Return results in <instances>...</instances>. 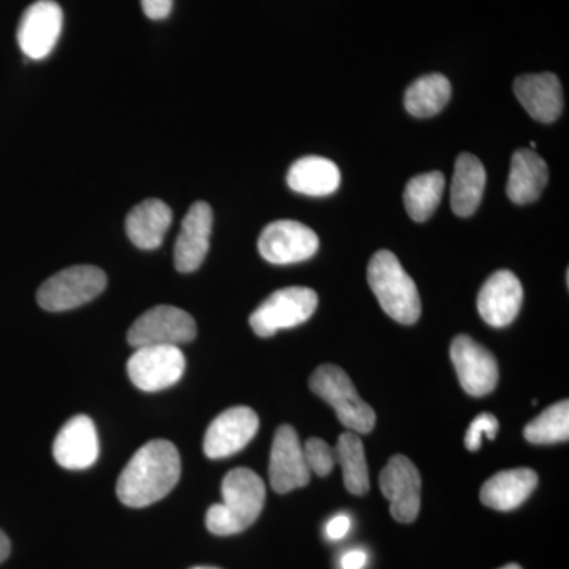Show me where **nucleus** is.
Here are the masks:
<instances>
[{
    "label": "nucleus",
    "mask_w": 569,
    "mask_h": 569,
    "mask_svg": "<svg viewBox=\"0 0 569 569\" xmlns=\"http://www.w3.org/2000/svg\"><path fill=\"white\" fill-rule=\"evenodd\" d=\"M498 419L492 413H481L471 421L466 436V447L468 451H478L481 448L482 436H488L489 440H496L498 432Z\"/></svg>",
    "instance_id": "29"
},
{
    "label": "nucleus",
    "mask_w": 569,
    "mask_h": 569,
    "mask_svg": "<svg viewBox=\"0 0 569 569\" xmlns=\"http://www.w3.org/2000/svg\"><path fill=\"white\" fill-rule=\"evenodd\" d=\"M318 296L312 288L290 287L277 290L250 316V326L260 337H272L282 329L306 323L316 313Z\"/></svg>",
    "instance_id": "6"
},
{
    "label": "nucleus",
    "mask_w": 569,
    "mask_h": 569,
    "mask_svg": "<svg viewBox=\"0 0 569 569\" xmlns=\"http://www.w3.org/2000/svg\"><path fill=\"white\" fill-rule=\"evenodd\" d=\"M213 213L211 206L198 201L183 217L181 233L174 246L176 269L182 274L197 271L203 264L211 242Z\"/></svg>",
    "instance_id": "17"
},
{
    "label": "nucleus",
    "mask_w": 569,
    "mask_h": 569,
    "mask_svg": "<svg viewBox=\"0 0 569 569\" xmlns=\"http://www.w3.org/2000/svg\"><path fill=\"white\" fill-rule=\"evenodd\" d=\"M305 456L307 466L310 471L318 475V477H328L332 468L336 466L335 449L329 447L321 438H309L305 445Z\"/></svg>",
    "instance_id": "28"
},
{
    "label": "nucleus",
    "mask_w": 569,
    "mask_h": 569,
    "mask_svg": "<svg viewBox=\"0 0 569 569\" xmlns=\"http://www.w3.org/2000/svg\"><path fill=\"white\" fill-rule=\"evenodd\" d=\"M222 498V503L209 508L206 527L219 537L241 533L249 529L263 511V479L250 468H234L223 478Z\"/></svg>",
    "instance_id": "2"
},
{
    "label": "nucleus",
    "mask_w": 569,
    "mask_h": 569,
    "mask_svg": "<svg viewBox=\"0 0 569 569\" xmlns=\"http://www.w3.org/2000/svg\"><path fill=\"white\" fill-rule=\"evenodd\" d=\"M523 437L533 445H553L569 438V402L561 400L549 407L523 429Z\"/></svg>",
    "instance_id": "27"
},
{
    "label": "nucleus",
    "mask_w": 569,
    "mask_h": 569,
    "mask_svg": "<svg viewBox=\"0 0 569 569\" xmlns=\"http://www.w3.org/2000/svg\"><path fill=\"white\" fill-rule=\"evenodd\" d=\"M549 181L548 164L531 149H518L511 159L507 193L516 204H530L541 197Z\"/></svg>",
    "instance_id": "19"
},
{
    "label": "nucleus",
    "mask_w": 569,
    "mask_h": 569,
    "mask_svg": "<svg viewBox=\"0 0 569 569\" xmlns=\"http://www.w3.org/2000/svg\"><path fill=\"white\" fill-rule=\"evenodd\" d=\"M367 280L381 309L400 325H415L421 317V298L399 258L389 250L373 254L367 269Z\"/></svg>",
    "instance_id": "3"
},
{
    "label": "nucleus",
    "mask_w": 569,
    "mask_h": 569,
    "mask_svg": "<svg viewBox=\"0 0 569 569\" xmlns=\"http://www.w3.org/2000/svg\"><path fill=\"white\" fill-rule=\"evenodd\" d=\"M171 220H173V212L162 200L142 201L127 216V236L138 249H159L164 234L170 230Z\"/></svg>",
    "instance_id": "21"
},
{
    "label": "nucleus",
    "mask_w": 569,
    "mask_h": 569,
    "mask_svg": "<svg viewBox=\"0 0 569 569\" xmlns=\"http://www.w3.org/2000/svg\"><path fill=\"white\" fill-rule=\"evenodd\" d=\"M287 182L291 190L307 197H328L339 189L340 170L326 157H302L291 164Z\"/></svg>",
    "instance_id": "23"
},
{
    "label": "nucleus",
    "mask_w": 569,
    "mask_h": 569,
    "mask_svg": "<svg viewBox=\"0 0 569 569\" xmlns=\"http://www.w3.org/2000/svg\"><path fill=\"white\" fill-rule=\"evenodd\" d=\"M486 181L488 174L481 160L471 153H460L456 160L451 186V206L456 216L470 217L478 211Z\"/></svg>",
    "instance_id": "22"
},
{
    "label": "nucleus",
    "mask_w": 569,
    "mask_h": 569,
    "mask_svg": "<svg viewBox=\"0 0 569 569\" xmlns=\"http://www.w3.org/2000/svg\"><path fill=\"white\" fill-rule=\"evenodd\" d=\"M515 93L535 121L556 122L563 111V89L553 73L522 74L515 81Z\"/></svg>",
    "instance_id": "18"
},
{
    "label": "nucleus",
    "mask_w": 569,
    "mask_h": 569,
    "mask_svg": "<svg viewBox=\"0 0 569 569\" xmlns=\"http://www.w3.org/2000/svg\"><path fill=\"white\" fill-rule=\"evenodd\" d=\"M127 372L138 389L159 392L174 387L186 372V358L174 346H148L134 348L127 362Z\"/></svg>",
    "instance_id": "8"
},
{
    "label": "nucleus",
    "mask_w": 569,
    "mask_h": 569,
    "mask_svg": "<svg viewBox=\"0 0 569 569\" xmlns=\"http://www.w3.org/2000/svg\"><path fill=\"white\" fill-rule=\"evenodd\" d=\"M537 486L538 475L530 468L500 471L482 486L481 501L497 511H512L533 493Z\"/></svg>",
    "instance_id": "20"
},
{
    "label": "nucleus",
    "mask_w": 569,
    "mask_h": 569,
    "mask_svg": "<svg viewBox=\"0 0 569 569\" xmlns=\"http://www.w3.org/2000/svg\"><path fill=\"white\" fill-rule=\"evenodd\" d=\"M530 148H531V149H535V148H537V142H535V141H531V142H530Z\"/></svg>",
    "instance_id": "36"
},
{
    "label": "nucleus",
    "mask_w": 569,
    "mask_h": 569,
    "mask_svg": "<svg viewBox=\"0 0 569 569\" xmlns=\"http://www.w3.org/2000/svg\"><path fill=\"white\" fill-rule=\"evenodd\" d=\"M309 387L335 408L339 421L351 432L369 433L376 427V411L359 397L353 381L339 366L318 367L310 377Z\"/></svg>",
    "instance_id": "4"
},
{
    "label": "nucleus",
    "mask_w": 569,
    "mask_h": 569,
    "mask_svg": "<svg viewBox=\"0 0 569 569\" xmlns=\"http://www.w3.org/2000/svg\"><path fill=\"white\" fill-rule=\"evenodd\" d=\"M318 247L320 239L316 231L295 220L269 223L258 239L261 257L272 264L301 263L312 258Z\"/></svg>",
    "instance_id": "9"
},
{
    "label": "nucleus",
    "mask_w": 569,
    "mask_h": 569,
    "mask_svg": "<svg viewBox=\"0 0 569 569\" xmlns=\"http://www.w3.org/2000/svg\"><path fill=\"white\" fill-rule=\"evenodd\" d=\"M107 288V274L96 266H71L41 284L37 301L48 312H66L88 305Z\"/></svg>",
    "instance_id": "5"
},
{
    "label": "nucleus",
    "mask_w": 569,
    "mask_h": 569,
    "mask_svg": "<svg viewBox=\"0 0 569 569\" xmlns=\"http://www.w3.org/2000/svg\"><path fill=\"white\" fill-rule=\"evenodd\" d=\"M260 419L249 407H233L219 415L206 430L204 455L224 459L242 451L257 436Z\"/></svg>",
    "instance_id": "12"
},
{
    "label": "nucleus",
    "mask_w": 569,
    "mask_h": 569,
    "mask_svg": "<svg viewBox=\"0 0 569 569\" xmlns=\"http://www.w3.org/2000/svg\"><path fill=\"white\" fill-rule=\"evenodd\" d=\"M451 361L460 387L470 396H488L498 383L497 359L471 337L458 336L451 343Z\"/></svg>",
    "instance_id": "14"
},
{
    "label": "nucleus",
    "mask_w": 569,
    "mask_h": 569,
    "mask_svg": "<svg viewBox=\"0 0 569 569\" xmlns=\"http://www.w3.org/2000/svg\"><path fill=\"white\" fill-rule=\"evenodd\" d=\"M52 455L67 470H86L97 462L100 455L99 436L89 417L78 415L63 425L52 445Z\"/></svg>",
    "instance_id": "16"
},
{
    "label": "nucleus",
    "mask_w": 569,
    "mask_h": 569,
    "mask_svg": "<svg viewBox=\"0 0 569 569\" xmlns=\"http://www.w3.org/2000/svg\"><path fill=\"white\" fill-rule=\"evenodd\" d=\"M445 176L440 171L415 176L408 181L403 201L415 222H426L436 212L445 192Z\"/></svg>",
    "instance_id": "26"
},
{
    "label": "nucleus",
    "mask_w": 569,
    "mask_h": 569,
    "mask_svg": "<svg viewBox=\"0 0 569 569\" xmlns=\"http://www.w3.org/2000/svg\"><path fill=\"white\" fill-rule=\"evenodd\" d=\"M197 337V323L186 310L173 306H157L129 329L130 347L174 346L189 343Z\"/></svg>",
    "instance_id": "7"
},
{
    "label": "nucleus",
    "mask_w": 569,
    "mask_h": 569,
    "mask_svg": "<svg viewBox=\"0 0 569 569\" xmlns=\"http://www.w3.org/2000/svg\"><path fill=\"white\" fill-rule=\"evenodd\" d=\"M309 466L305 448L293 427L284 425L277 429L269 459V479L277 493L305 488L310 482Z\"/></svg>",
    "instance_id": "13"
},
{
    "label": "nucleus",
    "mask_w": 569,
    "mask_h": 569,
    "mask_svg": "<svg viewBox=\"0 0 569 569\" xmlns=\"http://www.w3.org/2000/svg\"><path fill=\"white\" fill-rule=\"evenodd\" d=\"M192 569H220V568H211V567H197V568H192Z\"/></svg>",
    "instance_id": "35"
},
{
    "label": "nucleus",
    "mask_w": 569,
    "mask_h": 569,
    "mask_svg": "<svg viewBox=\"0 0 569 569\" xmlns=\"http://www.w3.org/2000/svg\"><path fill=\"white\" fill-rule=\"evenodd\" d=\"M367 556L365 550H350L342 557L343 569H362L366 567Z\"/></svg>",
    "instance_id": "32"
},
{
    "label": "nucleus",
    "mask_w": 569,
    "mask_h": 569,
    "mask_svg": "<svg viewBox=\"0 0 569 569\" xmlns=\"http://www.w3.org/2000/svg\"><path fill=\"white\" fill-rule=\"evenodd\" d=\"M63 13L54 0H39L26 9L18 28V44L32 61L48 58L58 44Z\"/></svg>",
    "instance_id": "11"
},
{
    "label": "nucleus",
    "mask_w": 569,
    "mask_h": 569,
    "mask_svg": "<svg viewBox=\"0 0 569 569\" xmlns=\"http://www.w3.org/2000/svg\"><path fill=\"white\" fill-rule=\"evenodd\" d=\"M351 520L346 515L336 516L329 520L328 526H326V535L328 538L342 539L347 537L348 531H350Z\"/></svg>",
    "instance_id": "31"
},
{
    "label": "nucleus",
    "mask_w": 569,
    "mask_h": 569,
    "mask_svg": "<svg viewBox=\"0 0 569 569\" xmlns=\"http://www.w3.org/2000/svg\"><path fill=\"white\" fill-rule=\"evenodd\" d=\"M421 475L406 456L389 459L380 475V489L391 505V516L400 523L417 520L421 509Z\"/></svg>",
    "instance_id": "10"
},
{
    "label": "nucleus",
    "mask_w": 569,
    "mask_h": 569,
    "mask_svg": "<svg viewBox=\"0 0 569 569\" xmlns=\"http://www.w3.org/2000/svg\"><path fill=\"white\" fill-rule=\"evenodd\" d=\"M142 11L151 20H164L173 10V0H141Z\"/></svg>",
    "instance_id": "30"
},
{
    "label": "nucleus",
    "mask_w": 569,
    "mask_h": 569,
    "mask_svg": "<svg viewBox=\"0 0 569 569\" xmlns=\"http://www.w3.org/2000/svg\"><path fill=\"white\" fill-rule=\"evenodd\" d=\"M500 569H522V567H519V565H516V563H511V565H507V567H503Z\"/></svg>",
    "instance_id": "34"
},
{
    "label": "nucleus",
    "mask_w": 569,
    "mask_h": 569,
    "mask_svg": "<svg viewBox=\"0 0 569 569\" xmlns=\"http://www.w3.org/2000/svg\"><path fill=\"white\" fill-rule=\"evenodd\" d=\"M451 92V82L445 74H425L407 89V111L415 118H432L447 107Z\"/></svg>",
    "instance_id": "25"
},
{
    "label": "nucleus",
    "mask_w": 569,
    "mask_h": 569,
    "mask_svg": "<svg viewBox=\"0 0 569 569\" xmlns=\"http://www.w3.org/2000/svg\"><path fill=\"white\" fill-rule=\"evenodd\" d=\"M336 463L342 467L343 485L353 496H366L370 489L365 445L358 433H342L335 449Z\"/></svg>",
    "instance_id": "24"
},
{
    "label": "nucleus",
    "mask_w": 569,
    "mask_h": 569,
    "mask_svg": "<svg viewBox=\"0 0 569 569\" xmlns=\"http://www.w3.org/2000/svg\"><path fill=\"white\" fill-rule=\"evenodd\" d=\"M181 478V456L168 440H152L134 452L116 485L126 507L144 508L162 500Z\"/></svg>",
    "instance_id": "1"
},
{
    "label": "nucleus",
    "mask_w": 569,
    "mask_h": 569,
    "mask_svg": "<svg viewBox=\"0 0 569 569\" xmlns=\"http://www.w3.org/2000/svg\"><path fill=\"white\" fill-rule=\"evenodd\" d=\"M522 301V283L518 277L511 271H497L479 291V316L492 328H505L519 316Z\"/></svg>",
    "instance_id": "15"
},
{
    "label": "nucleus",
    "mask_w": 569,
    "mask_h": 569,
    "mask_svg": "<svg viewBox=\"0 0 569 569\" xmlns=\"http://www.w3.org/2000/svg\"><path fill=\"white\" fill-rule=\"evenodd\" d=\"M10 550H11L10 539L7 538V535L3 533L2 530H0V563H2V561H6L7 559H9Z\"/></svg>",
    "instance_id": "33"
}]
</instances>
